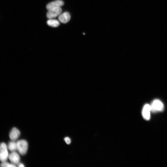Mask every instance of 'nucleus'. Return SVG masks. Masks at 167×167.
<instances>
[{"label":"nucleus","instance_id":"f257e3e1","mask_svg":"<svg viewBox=\"0 0 167 167\" xmlns=\"http://www.w3.org/2000/svg\"><path fill=\"white\" fill-rule=\"evenodd\" d=\"M17 150L19 153L22 155L25 154L28 151V144L25 140H21L17 142Z\"/></svg>","mask_w":167,"mask_h":167},{"label":"nucleus","instance_id":"f03ea898","mask_svg":"<svg viewBox=\"0 0 167 167\" xmlns=\"http://www.w3.org/2000/svg\"><path fill=\"white\" fill-rule=\"evenodd\" d=\"M151 106V112L153 113L161 112L163 110V104L159 100H155L153 101Z\"/></svg>","mask_w":167,"mask_h":167},{"label":"nucleus","instance_id":"7ed1b4c3","mask_svg":"<svg viewBox=\"0 0 167 167\" xmlns=\"http://www.w3.org/2000/svg\"><path fill=\"white\" fill-rule=\"evenodd\" d=\"M9 156L7 145L4 143H2L0 146V160L2 162H6Z\"/></svg>","mask_w":167,"mask_h":167},{"label":"nucleus","instance_id":"20e7f679","mask_svg":"<svg viewBox=\"0 0 167 167\" xmlns=\"http://www.w3.org/2000/svg\"><path fill=\"white\" fill-rule=\"evenodd\" d=\"M62 9L61 7L53 8L49 10L46 14L47 17L49 19L55 18L61 13Z\"/></svg>","mask_w":167,"mask_h":167},{"label":"nucleus","instance_id":"39448f33","mask_svg":"<svg viewBox=\"0 0 167 167\" xmlns=\"http://www.w3.org/2000/svg\"><path fill=\"white\" fill-rule=\"evenodd\" d=\"M151 106L148 104H145L143 108L142 115L144 118L146 120H149L151 117Z\"/></svg>","mask_w":167,"mask_h":167},{"label":"nucleus","instance_id":"423d86ee","mask_svg":"<svg viewBox=\"0 0 167 167\" xmlns=\"http://www.w3.org/2000/svg\"><path fill=\"white\" fill-rule=\"evenodd\" d=\"M8 158L12 163L15 165H18L20 161L19 154L15 151L13 152L9 155Z\"/></svg>","mask_w":167,"mask_h":167},{"label":"nucleus","instance_id":"0eeeda50","mask_svg":"<svg viewBox=\"0 0 167 167\" xmlns=\"http://www.w3.org/2000/svg\"><path fill=\"white\" fill-rule=\"evenodd\" d=\"M64 4V2L61 0H57L48 4L46 6L48 10L53 8L61 7Z\"/></svg>","mask_w":167,"mask_h":167},{"label":"nucleus","instance_id":"6e6552de","mask_svg":"<svg viewBox=\"0 0 167 167\" xmlns=\"http://www.w3.org/2000/svg\"><path fill=\"white\" fill-rule=\"evenodd\" d=\"M71 16L69 13L65 12L61 14L58 17V20L63 23H66L70 20Z\"/></svg>","mask_w":167,"mask_h":167},{"label":"nucleus","instance_id":"1a4fd4ad","mask_svg":"<svg viewBox=\"0 0 167 167\" xmlns=\"http://www.w3.org/2000/svg\"><path fill=\"white\" fill-rule=\"evenodd\" d=\"M20 135V132L16 127H14L9 134V138L12 141L16 140Z\"/></svg>","mask_w":167,"mask_h":167},{"label":"nucleus","instance_id":"9d476101","mask_svg":"<svg viewBox=\"0 0 167 167\" xmlns=\"http://www.w3.org/2000/svg\"><path fill=\"white\" fill-rule=\"evenodd\" d=\"M8 148L11 151L14 152L17 150V142L12 141L10 142L8 144Z\"/></svg>","mask_w":167,"mask_h":167},{"label":"nucleus","instance_id":"9b49d317","mask_svg":"<svg viewBox=\"0 0 167 167\" xmlns=\"http://www.w3.org/2000/svg\"><path fill=\"white\" fill-rule=\"evenodd\" d=\"M47 25L53 27H56L60 25V23L56 19H50L47 22Z\"/></svg>","mask_w":167,"mask_h":167},{"label":"nucleus","instance_id":"f8f14e48","mask_svg":"<svg viewBox=\"0 0 167 167\" xmlns=\"http://www.w3.org/2000/svg\"><path fill=\"white\" fill-rule=\"evenodd\" d=\"M2 167H16V165L10 163L6 162H3L1 165Z\"/></svg>","mask_w":167,"mask_h":167},{"label":"nucleus","instance_id":"ddd939ff","mask_svg":"<svg viewBox=\"0 0 167 167\" xmlns=\"http://www.w3.org/2000/svg\"><path fill=\"white\" fill-rule=\"evenodd\" d=\"M64 140L67 144H70L71 143V140L68 137H66L64 139Z\"/></svg>","mask_w":167,"mask_h":167},{"label":"nucleus","instance_id":"4468645a","mask_svg":"<svg viewBox=\"0 0 167 167\" xmlns=\"http://www.w3.org/2000/svg\"><path fill=\"white\" fill-rule=\"evenodd\" d=\"M18 166L19 167H24L25 166L23 163H19L18 164Z\"/></svg>","mask_w":167,"mask_h":167}]
</instances>
